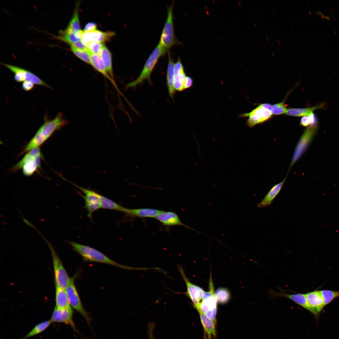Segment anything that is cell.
<instances>
[{
  "label": "cell",
  "instance_id": "cell-27",
  "mask_svg": "<svg viewBox=\"0 0 339 339\" xmlns=\"http://www.w3.org/2000/svg\"><path fill=\"white\" fill-rule=\"evenodd\" d=\"M83 33V30H81L75 33L67 32L64 30H61L56 38L70 45L80 40Z\"/></svg>",
  "mask_w": 339,
  "mask_h": 339
},
{
  "label": "cell",
  "instance_id": "cell-16",
  "mask_svg": "<svg viewBox=\"0 0 339 339\" xmlns=\"http://www.w3.org/2000/svg\"><path fill=\"white\" fill-rule=\"evenodd\" d=\"M114 35V33L111 32H104L96 30L90 32H84L83 30L81 40L86 45L91 42L103 43L110 40Z\"/></svg>",
  "mask_w": 339,
  "mask_h": 339
},
{
  "label": "cell",
  "instance_id": "cell-29",
  "mask_svg": "<svg viewBox=\"0 0 339 339\" xmlns=\"http://www.w3.org/2000/svg\"><path fill=\"white\" fill-rule=\"evenodd\" d=\"M79 3H77L74 12L65 31L69 33H75L80 30L79 17Z\"/></svg>",
  "mask_w": 339,
  "mask_h": 339
},
{
  "label": "cell",
  "instance_id": "cell-37",
  "mask_svg": "<svg viewBox=\"0 0 339 339\" xmlns=\"http://www.w3.org/2000/svg\"><path fill=\"white\" fill-rule=\"evenodd\" d=\"M70 45L77 49L86 51L88 53L90 51L87 46L83 43L81 39Z\"/></svg>",
  "mask_w": 339,
  "mask_h": 339
},
{
  "label": "cell",
  "instance_id": "cell-2",
  "mask_svg": "<svg viewBox=\"0 0 339 339\" xmlns=\"http://www.w3.org/2000/svg\"><path fill=\"white\" fill-rule=\"evenodd\" d=\"M63 240L71 245L73 250L80 255L84 261L103 263L127 270H144L143 268L133 267L119 264L112 260L99 250L89 246L82 245L73 241Z\"/></svg>",
  "mask_w": 339,
  "mask_h": 339
},
{
  "label": "cell",
  "instance_id": "cell-33",
  "mask_svg": "<svg viewBox=\"0 0 339 339\" xmlns=\"http://www.w3.org/2000/svg\"><path fill=\"white\" fill-rule=\"evenodd\" d=\"M320 291L323 298L324 307L329 304L336 298L339 297V290H323Z\"/></svg>",
  "mask_w": 339,
  "mask_h": 339
},
{
  "label": "cell",
  "instance_id": "cell-30",
  "mask_svg": "<svg viewBox=\"0 0 339 339\" xmlns=\"http://www.w3.org/2000/svg\"><path fill=\"white\" fill-rule=\"evenodd\" d=\"M99 196L101 208L115 210L123 213L125 207L103 195L99 194Z\"/></svg>",
  "mask_w": 339,
  "mask_h": 339
},
{
  "label": "cell",
  "instance_id": "cell-31",
  "mask_svg": "<svg viewBox=\"0 0 339 339\" xmlns=\"http://www.w3.org/2000/svg\"><path fill=\"white\" fill-rule=\"evenodd\" d=\"M51 323L50 320L37 324L30 332L20 339H26L41 333L46 330Z\"/></svg>",
  "mask_w": 339,
  "mask_h": 339
},
{
  "label": "cell",
  "instance_id": "cell-13",
  "mask_svg": "<svg viewBox=\"0 0 339 339\" xmlns=\"http://www.w3.org/2000/svg\"><path fill=\"white\" fill-rule=\"evenodd\" d=\"M269 293L270 296L272 297H282L292 300L310 312L314 315L317 320L319 319L320 315L314 310L309 305L305 294L301 293L289 294L282 291L278 293L272 290H270Z\"/></svg>",
  "mask_w": 339,
  "mask_h": 339
},
{
  "label": "cell",
  "instance_id": "cell-22",
  "mask_svg": "<svg viewBox=\"0 0 339 339\" xmlns=\"http://www.w3.org/2000/svg\"><path fill=\"white\" fill-rule=\"evenodd\" d=\"M186 76L183 66L179 57L174 66V87L176 91L184 90V83Z\"/></svg>",
  "mask_w": 339,
  "mask_h": 339
},
{
  "label": "cell",
  "instance_id": "cell-6",
  "mask_svg": "<svg viewBox=\"0 0 339 339\" xmlns=\"http://www.w3.org/2000/svg\"><path fill=\"white\" fill-rule=\"evenodd\" d=\"M173 9L172 4L167 7V18L159 43L167 52L172 47L178 43L174 33Z\"/></svg>",
  "mask_w": 339,
  "mask_h": 339
},
{
  "label": "cell",
  "instance_id": "cell-43",
  "mask_svg": "<svg viewBox=\"0 0 339 339\" xmlns=\"http://www.w3.org/2000/svg\"><path fill=\"white\" fill-rule=\"evenodd\" d=\"M316 12L317 13L320 15L322 16H323V17H324V18H326V19H330L329 17L325 16L324 15H323V14L321 12H320L319 11H316Z\"/></svg>",
  "mask_w": 339,
  "mask_h": 339
},
{
  "label": "cell",
  "instance_id": "cell-3",
  "mask_svg": "<svg viewBox=\"0 0 339 339\" xmlns=\"http://www.w3.org/2000/svg\"><path fill=\"white\" fill-rule=\"evenodd\" d=\"M167 52L159 43L147 60L138 77L134 81L128 83L126 88H135L141 84L146 80L151 85V75L152 72L160 57L164 55Z\"/></svg>",
  "mask_w": 339,
  "mask_h": 339
},
{
  "label": "cell",
  "instance_id": "cell-24",
  "mask_svg": "<svg viewBox=\"0 0 339 339\" xmlns=\"http://www.w3.org/2000/svg\"><path fill=\"white\" fill-rule=\"evenodd\" d=\"M286 179L285 178L282 181L273 186L263 198L257 204V207L262 208L270 206L280 192Z\"/></svg>",
  "mask_w": 339,
  "mask_h": 339
},
{
  "label": "cell",
  "instance_id": "cell-7",
  "mask_svg": "<svg viewBox=\"0 0 339 339\" xmlns=\"http://www.w3.org/2000/svg\"><path fill=\"white\" fill-rule=\"evenodd\" d=\"M76 274L70 278V281L66 289L69 304L72 308L79 313L83 317L93 331L91 326L92 319L89 313L84 309L81 301L78 292L74 284Z\"/></svg>",
  "mask_w": 339,
  "mask_h": 339
},
{
  "label": "cell",
  "instance_id": "cell-26",
  "mask_svg": "<svg viewBox=\"0 0 339 339\" xmlns=\"http://www.w3.org/2000/svg\"><path fill=\"white\" fill-rule=\"evenodd\" d=\"M108 73L111 78L115 80L112 68L111 53L104 45L99 55Z\"/></svg>",
  "mask_w": 339,
  "mask_h": 339
},
{
  "label": "cell",
  "instance_id": "cell-25",
  "mask_svg": "<svg viewBox=\"0 0 339 339\" xmlns=\"http://www.w3.org/2000/svg\"><path fill=\"white\" fill-rule=\"evenodd\" d=\"M55 307L65 308L71 307L66 289L55 285Z\"/></svg>",
  "mask_w": 339,
  "mask_h": 339
},
{
  "label": "cell",
  "instance_id": "cell-19",
  "mask_svg": "<svg viewBox=\"0 0 339 339\" xmlns=\"http://www.w3.org/2000/svg\"><path fill=\"white\" fill-rule=\"evenodd\" d=\"M197 311L199 314L203 328L204 339H213L215 338L217 334L216 329V323L207 317L200 309Z\"/></svg>",
  "mask_w": 339,
  "mask_h": 339
},
{
  "label": "cell",
  "instance_id": "cell-1",
  "mask_svg": "<svg viewBox=\"0 0 339 339\" xmlns=\"http://www.w3.org/2000/svg\"><path fill=\"white\" fill-rule=\"evenodd\" d=\"M67 121L61 112L58 113L52 120H49L46 116L44 117V122L37 131L35 135L25 146L21 154L37 148L43 144L56 131L67 124Z\"/></svg>",
  "mask_w": 339,
  "mask_h": 339
},
{
  "label": "cell",
  "instance_id": "cell-34",
  "mask_svg": "<svg viewBox=\"0 0 339 339\" xmlns=\"http://www.w3.org/2000/svg\"><path fill=\"white\" fill-rule=\"evenodd\" d=\"M70 48L76 56L85 62L91 65L90 56L87 52L77 49L72 46H71Z\"/></svg>",
  "mask_w": 339,
  "mask_h": 339
},
{
  "label": "cell",
  "instance_id": "cell-17",
  "mask_svg": "<svg viewBox=\"0 0 339 339\" xmlns=\"http://www.w3.org/2000/svg\"><path fill=\"white\" fill-rule=\"evenodd\" d=\"M155 218L164 225L166 226L180 225L195 230L183 223L177 214L172 212H165L163 211Z\"/></svg>",
  "mask_w": 339,
  "mask_h": 339
},
{
  "label": "cell",
  "instance_id": "cell-35",
  "mask_svg": "<svg viewBox=\"0 0 339 339\" xmlns=\"http://www.w3.org/2000/svg\"><path fill=\"white\" fill-rule=\"evenodd\" d=\"M287 108L284 101L272 105L271 112L273 115H278L285 113Z\"/></svg>",
  "mask_w": 339,
  "mask_h": 339
},
{
  "label": "cell",
  "instance_id": "cell-40",
  "mask_svg": "<svg viewBox=\"0 0 339 339\" xmlns=\"http://www.w3.org/2000/svg\"><path fill=\"white\" fill-rule=\"evenodd\" d=\"M97 27V25L95 23L90 22L86 24L83 30L84 32L92 31L96 30Z\"/></svg>",
  "mask_w": 339,
  "mask_h": 339
},
{
  "label": "cell",
  "instance_id": "cell-9",
  "mask_svg": "<svg viewBox=\"0 0 339 339\" xmlns=\"http://www.w3.org/2000/svg\"><path fill=\"white\" fill-rule=\"evenodd\" d=\"M78 188L84 195L78 192L84 199L85 202L84 207L88 212V217L92 219V214L99 209L101 208L99 196V194L93 190L87 189L69 182Z\"/></svg>",
  "mask_w": 339,
  "mask_h": 339
},
{
  "label": "cell",
  "instance_id": "cell-28",
  "mask_svg": "<svg viewBox=\"0 0 339 339\" xmlns=\"http://www.w3.org/2000/svg\"><path fill=\"white\" fill-rule=\"evenodd\" d=\"M324 105L321 104L310 108H291L288 109L284 113L285 115L294 116H308L317 109L322 108Z\"/></svg>",
  "mask_w": 339,
  "mask_h": 339
},
{
  "label": "cell",
  "instance_id": "cell-5",
  "mask_svg": "<svg viewBox=\"0 0 339 339\" xmlns=\"http://www.w3.org/2000/svg\"><path fill=\"white\" fill-rule=\"evenodd\" d=\"M40 235L45 241L50 250L52 260L55 284L60 288L66 289L70 281V277L61 261L51 244L41 234Z\"/></svg>",
  "mask_w": 339,
  "mask_h": 339
},
{
  "label": "cell",
  "instance_id": "cell-39",
  "mask_svg": "<svg viewBox=\"0 0 339 339\" xmlns=\"http://www.w3.org/2000/svg\"><path fill=\"white\" fill-rule=\"evenodd\" d=\"M193 84V79L190 77L186 76L184 83L183 88L184 90L191 87L192 86Z\"/></svg>",
  "mask_w": 339,
  "mask_h": 339
},
{
  "label": "cell",
  "instance_id": "cell-21",
  "mask_svg": "<svg viewBox=\"0 0 339 339\" xmlns=\"http://www.w3.org/2000/svg\"><path fill=\"white\" fill-rule=\"evenodd\" d=\"M168 61L166 74V83L169 96L173 99L176 91L174 87V61L170 52H168Z\"/></svg>",
  "mask_w": 339,
  "mask_h": 339
},
{
  "label": "cell",
  "instance_id": "cell-20",
  "mask_svg": "<svg viewBox=\"0 0 339 339\" xmlns=\"http://www.w3.org/2000/svg\"><path fill=\"white\" fill-rule=\"evenodd\" d=\"M162 211L150 208L129 209L125 207L123 213L127 216L132 217L155 218Z\"/></svg>",
  "mask_w": 339,
  "mask_h": 339
},
{
  "label": "cell",
  "instance_id": "cell-23",
  "mask_svg": "<svg viewBox=\"0 0 339 339\" xmlns=\"http://www.w3.org/2000/svg\"><path fill=\"white\" fill-rule=\"evenodd\" d=\"M308 302L311 308L318 314L320 313L324 307L323 297L320 291L315 290L305 293Z\"/></svg>",
  "mask_w": 339,
  "mask_h": 339
},
{
  "label": "cell",
  "instance_id": "cell-11",
  "mask_svg": "<svg viewBox=\"0 0 339 339\" xmlns=\"http://www.w3.org/2000/svg\"><path fill=\"white\" fill-rule=\"evenodd\" d=\"M269 110L262 107L261 105L249 113L239 115L240 117H249L246 123L250 127L262 123L270 118L272 115Z\"/></svg>",
  "mask_w": 339,
  "mask_h": 339
},
{
  "label": "cell",
  "instance_id": "cell-15",
  "mask_svg": "<svg viewBox=\"0 0 339 339\" xmlns=\"http://www.w3.org/2000/svg\"><path fill=\"white\" fill-rule=\"evenodd\" d=\"M38 155L35 156L28 152L20 161L13 166L11 171L15 172L22 168L23 173L25 176L32 175L39 168L35 161V158Z\"/></svg>",
  "mask_w": 339,
  "mask_h": 339
},
{
  "label": "cell",
  "instance_id": "cell-18",
  "mask_svg": "<svg viewBox=\"0 0 339 339\" xmlns=\"http://www.w3.org/2000/svg\"><path fill=\"white\" fill-rule=\"evenodd\" d=\"M90 58L91 65L98 71L108 79L112 84L119 94L122 95L116 84L115 80H113L107 72L102 60L100 56L90 52L89 53Z\"/></svg>",
  "mask_w": 339,
  "mask_h": 339
},
{
  "label": "cell",
  "instance_id": "cell-41",
  "mask_svg": "<svg viewBox=\"0 0 339 339\" xmlns=\"http://www.w3.org/2000/svg\"><path fill=\"white\" fill-rule=\"evenodd\" d=\"M300 124L303 126H309L310 125L309 118L308 116H303L301 119Z\"/></svg>",
  "mask_w": 339,
  "mask_h": 339
},
{
  "label": "cell",
  "instance_id": "cell-42",
  "mask_svg": "<svg viewBox=\"0 0 339 339\" xmlns=\"http://www.w3.org/2000/svg\"><path fill=\"white\" fill-rule=\"evenodd\" d=\"M19 213L20 214V215H21V217H22V218L23 219V221L26 224H27L28 226H29L30 227H31L33 228L34 229H35L38 232L39 231V230L33 225V224H32V223H31L28 220H27L26 218H25L24 217H23L22 216V215L21 214V213L19 211Z\"/></svg>",
  "mask_w": 339,
  "mask_h": 339
},
{
  "label": "cell",
  "instance_id": "cell-10",
  "mask_svg": "<svg viewBox=\"0 0 339 339\" xmlns=\"http://www.w3.org/2000/svg\"><path fill=\"white\" fill-rule=\"evenodd\" d=\"M178 269L186 287V295L192 301L193 306L197 310L200 308V305L203 296L205 292L201 288L191 283L187 277L183 268L178 265Z\"/></svg>",
  "mask_w": 339,
  "mask_h": 339
},
{
  "label": "cell",
  "instance_id": "cell-12",
  "mask_svg": "<svg viewBox=\"0 0 339 339\" xmlns=\"http://www.w3.org/2000/svg\"><path fill=\"white\" fill-rule=\"evenodd\" d=\"M317 129V126H309L302 135L295 150L290 165L291 167L299 158L311 142Z\"/></svg>",
  "mask_w": 339,
  "mask_h": 339
},
{
  "label": "cell",
  "instance_id": "cell-36",
  "mask_svg": "<svg viewBox=\"0 0 339 339\" xmlns=\"http://www.w3.org/2000/svg\"><path fill=\"white\" fill-rule=\"evenodd\" d=\"M104 45L103 43L91 42L88 43L86 45L91 52L99 55Z\"/></svg>",
  "mask_w": 339,
  "mask_h": 339
},
{
  "label": "cell",
  "instance_id": "cell-14",
  "mask_svg": "<svg viewBox=\"0 0 339 339\" xmlns=\"http://www.w3.org/2000/svg\"><path fill=\"white\" fill-rule=\"evenodd\" d=\"M73 311L71 307L59 308L55 307L50 320L52 322L62 323L69 325L73 330L78 333L73 319Z\"/></svg>",
  "mask_w": 339,
  "mask_h": 339
},
{
  "label": "cell",
  "instance_id": "cell-8",
  "mask_svg": "<svg viewBox=\"0 0 339 339\" xmlns=\"http://www.w3.org/2000/svg\"><path fill=\"white\" fill-rule=\"evenodd\" d=\"M2 64L8 68L14 74V79L17 82L30 81L35 85H40L53 89L39 77L33 73L23 68L11 64L2 63Z\"/></svg>",
  "mask_w": 339,
  "mask_h": 339
},
{
  "label": "cell",
  "instance_id": "cell-38",
  "mask_svg": "<svg viewBox=\"0 0 339 339\" xmlns=\"http://www.w3.org/2000/svg\"><path fill=\"white\" fill-rule=\"evenodd\" d=\"M35 84L30 81H24L22 84V88L23 90L29 91L32 90L35 87Z\"/></svg>",
  "mask_w": 339,
  "mask_h": 339
},
{
  "label": "cell",
  "instance_id": "cell-32",
  "mask_svg": "<svg viewBox=\"0 0 339 339\" xmlns=\"http://www.w3.org/2000/svg\"><path fill=\"white\" fill-rule=\"evenodd\" d=\"M215 294L218 302L220 304H225L230 299V292L225 288H220L217 289L215 291Z\"/></svg>",
  "mask_w": 339,
  "mask_h": 339
},
{
  "label": "cell",
  "instance_id": "cell-4",
  "mask_svg": "<svg viewBox=\"0 0 339 339\" xmlns=\"http://www.w3.org/2000/svg\"><path fill=\"white\" fill-rule=\"evenodd\" d=\"M208 291L204 294L200 305L202 311L208 318L216 323L218 301L215 295L211 273L209 282Z\"/></svg>",
  "mask_w": 339,
  "mask_h": 339
}]
</instances>
